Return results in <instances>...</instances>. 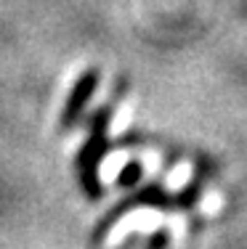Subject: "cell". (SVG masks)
<instances>
[{"label": "cell", "instance_id": "1", "mask_svg": "<svg viewBox=\"0 0 247 249\" xmlns=\"http://www.w3.org/2000/svg\"><path fill=\"white\" fill-rule=\"evenodd\" d=\"M112 109L114 104L101 106L98 111H93L91 117V135L88 141L80 146L77 157H75V167H77V178H80V186L85 191V196L91 201H98L104 196V186L98 180V164L101 159L109 154V141H107V127H109V117H112Z\"/></svg>", "mask_w": 247, "mask_h": 249}, {"label": "cell", "instance_id": "2", "mask_svg": "<svg viewBox=\"0 0 247 249\" xmlns=\"http://www.w3.org/2000/svg\"><path fill=\"white\" fill-rule=\"evenodd\" d=\"M136 207H157V210H170V207H173V199H170V194L165 191V186H162L160 180H152V183H146L144 188H136V194H131L128 199H122L120 204H117L114 210H112L109 215L96 225V233H93V244L104 241V236L109 233L112 225L120 220L122 215H128L131 210H136Z\"/></svg>", "mask_w": 247, "mask_h": 249}, {"label": "cell", "instance_id": "3", "mask_svg": "<svg viewBox=\"0 0 247 249\" xmlns=\"http://www.w3.org/2000/svg\"><path fill=\"white\" fill-rule=\"evenodd\" d=\"M98 82H101V72H98L96 67L85 69V72H82L77 80H75L72 90L67 93V101H64L61 117H58V124H61V130L72 127V124L80 120V114L85 111L88 101H91L93 93L98 90Z\"/></svg>", "mask_w": 247, "mask_h": 249}, {"label": "cell", "instance_id": "4", "mask_svg": "<svg viewBox=\"0 0 247 249\" xmlns=\"http://www.w3.org/2000/svg\"><path fill=\"white\" fill-rule=\"evenodd\" d=\"M141 178H144V164H141L138 159H131V162L120 170V175H117V186L120 188H136L141 183Z\"/></svg>", "mask_w": 247, "mask_h": 249}, {"label": "cell", "instance_id": "5", "mask_svg": "<svg viewBox=\"0 0 247 249\" xmlns=\"http://www.w3.org/2000/svg\"><path fill=\"white\" fill-rule=\"evenodd\" d=\"M199 196H202V183H199V180H191L181 194H175L173 207H184V210H191V207L199 201Z\"/></svg>", "mask_w": 247, "mask_h": 249}, {"label": "cell", "instance_id": "6", "mask_svg": "<svg viewBox=\"0 0 247 249\" xmlns=\"http://www.w3.org/2000/svg\"><path fill=\"white\" fill-rule=\"evenodd\" d=\"M165 244H168V228H160V233H154V236H152L149 249H162Z\"/></svg>", "mask_w": 247, "mask_h": 249}]
</instances>
